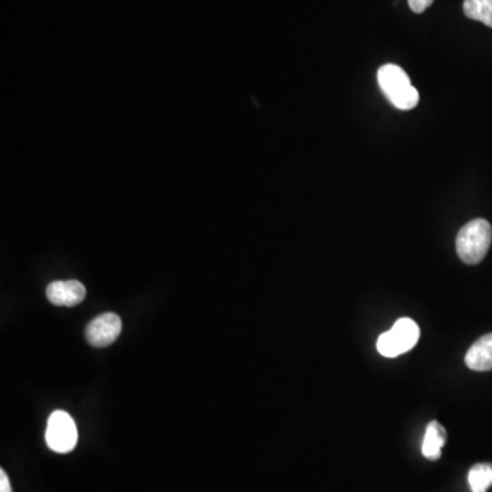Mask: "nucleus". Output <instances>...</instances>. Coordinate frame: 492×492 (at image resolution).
<instances>
[{"label":"nucleus","mask_w":492,"mask_h":492,"mask_svg":"<svg viewBox=\"0 0 492 492\" xmlns=\"http://www.w3.org/2000/svg\"><path fill=\"white\" fill-rule=\"evenodd\" d=\"M45 440L48 448L55 453H69L77 445L78 431L69 413L56 410L48 419Z\"/></svg>","instance_id":"4"},{"label":"nucleus","mask_w":492,"mask_h":492,"mask_svg":"<svg viewBox=\"0 0 492 492\" xmlns=\"http://www.w3.org/2000/svg\"><path fill=\"white\" fill-rule=\"evenodd\" d=\"M0 492H12L9 478L4 469L0 470Z\"/></svg>","instance_id":"12"},{"label":"nucleus","mask_w":492,"mask_h":492,"mask_svg":"<svg viewBox=\"0 0 492 492\" xmlns=\"http://www.w3.org/2000/svg\"><path fill=\"white\" fill-rule=\"evenodd\" d=\"M446 439H448L446 429L438 421H431L427 427L421 453L427 459L437 461L442 456V449L446 445Z\"/></svg>","instance_id":"8"},{"label":"nucleus","mask_w":492,"mask_h":492,"mask_svg":"<svg viewBox=\"0 0 492 492\" xmlns=\"http://www.w3.org/2000/svg\"><path fill=\"white\" fill-rule=\"evenodd\" d=\"M464 13L470 20L492 28V0H465Z\"/></svg>","instance_id":"9"},{"label":"nucleus","mask_w":492,"mask_h":492,"mask_svg":"<svg viewBox=\"0 0 492 492\" xmlns=\"http://www.w3.org/2000/svg\"><path fill=\"white\" fill-rule=\"evenodd\" d=\"M87 295V289L81 282H53L47 287V298L53 305L75 306L82 303Z\"/></svg>","instance_id":"6"},{"label":"nucleus","mask_w":492,"mask_h":492,"mask_svg":"<svg viewBox=\"0 0 492 492\" xmlns=\"http://www.w3.org/2000/svg\"><path fill=\"white\" fill-rule=\"evenodd\" d=\"M420 338V328L409 317H400L392 325L390 332L384 333L379 337L378 351L381 356L392 357L400 356L406 352L412 351Z\"/></svg>","instance_id":"3"},{"label":"nucleus","mask_w":492,"mask_h":492,"mask_svg":"<svg viewBox=\"0 0 492 492\" xmlns=\"http://www.w3.org/2000/svg\"><path fill=\"white\" fill-rule=\"evenodd\" d=\"M465 364L478 372L492 371V334L478 338L465 356Z\"/></svg>","instance_id":"7"},{"label":"nucleus","mask_w":492,"mask_h":492,"mask_svg":"<svg viewBox=\"0 0 492 492\" xmlns=\"http://www.w3.org/2000/svg\"><path fill=\"white\" fill-rule=\"evenodd\" d=\"M491 242L492 227L488 220H472L457 236V254L465 265H478L488 254Z\"/></svg>","instance_id":"2"},{"label":"nucleus","mask_w":492,"mask_h":492,"mask_svg":"<svg viewBox=\"0 0 492 492\" xmlns=\"http://www.w3.org/2000/svg\"><path fill=\"white\" fill-rule=\"evenodd\" d=\"M121 332H122V320L118 314L109 312L96 317L88 324L85 337L95 348H107L118 340Z\"/></svg>","instance_id":"5"},{"label":"nucleus","mask_w":492,"mask_h":492,"mask_svg":"<svg viewBox=\"0 0 492 492\" xmlns=\"http://www.w3.org/2000/svg\"><path fill=\"white\" fill-rule=\"evenodd\" d=\"M378 82L381 92L395 109L408 111L418 106L420 95L402 67L392 63L383 64L378 70Z\"/></svg>","instance_id":"1"},{"label":"nucleus","mask_w":492,"mask_h":492,"mask_svg":"<svg viewBox=\"0 0 492 492\" xmlns=\"http://www.w3.org/2000/svg\"><path fill=\"white\" fill-rule=\"evenodd\" d=\"M472 492H487L492 487V464H476L468 475Z\"/></svg>","instance_id":"10"},{"label":"nucleus","mask_w":492,"mask_h":492,"mask_svg":"<svg viewBox=\"0 0 492 492\" xmlns=\"http://www.w3.org/2000/svg\"><path fill=\"white\" fill-rule=\"evenodd\" d=\"M408 4L413 13L421 14V13L426 12L434 4V0H408Z\"/></svg>","instance_id":"11"}]
</instances>
